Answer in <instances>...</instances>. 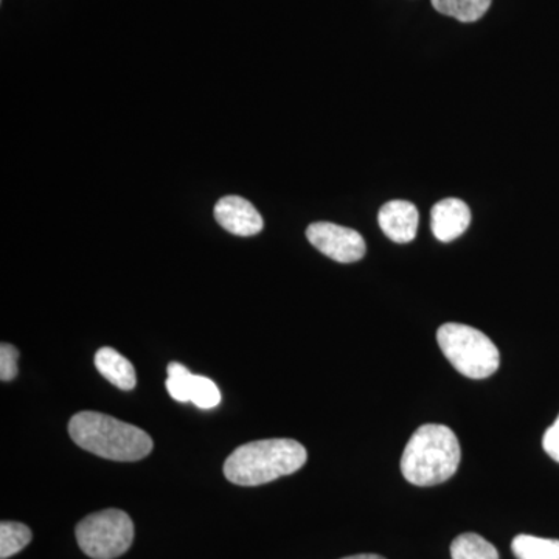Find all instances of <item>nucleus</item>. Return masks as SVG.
<instances>
[{"mask_svg":"<svg viewBox=\"0 0 559 559\" xmlns=\"http://www.w3.org/2000/svg\"><path fill=\"white\" fill-rule=\"evenodd\" d=\"M69 436L81 450L116 462H138L153 451V440L145 430L100 412L73 415Z\"/></svg>","mask_w":559,"mask_h":559,"instance_id":"f257e3e1","label":"nucleus"},{"mask_svg":"<svg viewBox=\"0 0 559 559\" xmlns=\"http://www.w3.org/2000/svg\"><path fill=\"white\" fill-rule=\"evenodd\" d=\"M307 459V450L296 440L252 441L231 452L224 463V476L241 487H259L296 473Z\"/></svg>","mask_w":559,"mask_h":559,"instance_id":"f03ea898","label":"nucleus"},{"mask_svg":"<svg viewBox=\"0 0 559 559\" xmlns=\"http://www.w3.org/2000/svg\"><path fill=\"white\" fill-rule=\"evenodd\" d=\"M460 443L454 430L443 425H425L415 430L401 457L404 479L418 487L443 484L459 468Z\"/></svg>","mask_w":559,"mask_h":559,"instance_id":"7ed1b4c3","label":"nucleus"},{"mask_svg":"<svg viewBox=\"0 0 559 559\" xmlns=\"http://www.w3.org/2000/svg\"><path fill=\"white\" fill-rule=\"evenodd\" d=\"M437 341L452 367L471 380H485L499 369L498 347L473 326L444 323L437 331Z\"/></svg>","mask_w":559,"mask_h":559,"instance_id":"20e7f679","label":"nucleus"},{"mask_svg":"<svg viewBox=\"0 0 559 559\" xmlns=\"http://www.w3.org/2000/svg\"><path fill=\"white\" fill-rule=\"evenodd\" d=\"M80 549L94 559L119 558L134 540V524L124 511L109 509L90 514L76 525Z\"/></svg>","mask_w":559,"mask_h":559,"instance_id":"39448f33","label":"nucleus"},{"mask_svg":"<svg viewBox=\"0 0 559 559\" xmlns=\"http://www.w3.org/2000/svg\"><path fill=\"white\" fill-rule=\"evenodd\" d=\"M308 241L323 255L337 263H355L366 255V241L359 231L333 223H312L307 229Z\"/></svg>","mask_w":559,"mask_h":559,"instance_id":"423d86ee","label":"nucleus"},{"mask_svg":"<svg viewBox=\"0 0 559 559\" xmlns=\"http://www.w3.org/2000/svg\"><path fill=\"white\" fill-rule=\"evenodd\" d=\"M215 219L223 229L237 237H253L264 226L259 210L240 197H224L219 200L215 205Z\"/></svg>","mask_w":559,"mask_h":559,"instance_id":"0eeeda50","label":"nucleus"},{"mask_svg":"<svg viewBox=\"0 0 559 559\" xmlns=\"http://www.w3.org/2000/svg\"><path fill=\"white\" fill-rule=\"evenodd\" d=\"M471 224V210L466 202L448 198L430 210V229L439 241L451 242L462 237Z\"/></svg>","mask_w":559,"mask_h":559,"instance_id":"6e6552de","label":"nucleus"},{"mask_svg":"<svg viewBox=\"0 0 559 559\" xmlns=\"http://www.w3.org/2000/svg\"><path fill=\"white\" fill-rule=\"evenodd\" d=\"M378 223L385 237L404 245L415 240L418 231V210L409 201H390L378 213Z\"/></svg>","mask_w":559,"mask_h":559,"instance_id":"1a4fd4ad","label":"nucleus"},{"mask_svg":"<svg viewBox=\"0 0 559 559\" xmlns=\"http://www.w3.org/2000/svg\"><path fill=\"white\" fill-rule=\"evenodd\" d=\"M95 367L103 378L120 390H132L138 384L134 366L117 349L110 347L98 349L95 355Z\"/></svg>","mask_w":559,"mask_h":559,"instance_id":"9d476101","label":"nucleus"},{"mask_svg":"<svg viewBox=\"0 0 559 559\" xmlns=\"http://www.w3.org/2000/svg\"><path fill=\"white\" fill-rule=\"evenodd\" d=\"M511 550L518 559H559V540L518 535Z\"/></svg>","mask_w":559,"mask_h":559,"instance_id":"9b49d317","label":"nucleus"},{"mask_svg":"<svg viewBox=\"0 0 559 559\" xmlns=\"http://www.w3.org/2000/svg\"><path fill=\"white\" fill-rule=\"evenodd\" d=\"M492 0H432L433 9L460 22H476L485 16Z\"/></svg>","mask_w":559,"mask_h":559,"instance_id":"f8f14e48","label":"nucleus"},{"mask_svg":"<svg viewBox=\"0 0 559 559\" xmlns=\"http://www.w3.org/2000/svg\"><path fill=\"white\" fill-rule=\"evenodd\" d=\"M452 559H499L498 550L476 533H463L451 544Z\"/></svg>","mask_w":559,"mask_h":559,"instance_id":"ddd939ff","label":"nucleus"},{"mask_svg":"<svg viewBox=\"0 0 559 559\" xmlns=\"http://www.w3.org/2000/svg\"><path fill=\"white\" fill-rule=\"evenodd\" d=\"M32 530L21 522H7L0 524V558L7 559L20 554L31 544Z\"/></svg>","mask_w":559,"mask_h":559,"instance_id":"4468645a","label":"nucleus"},{"mask_svg":"<svg viewBox=\"0 0 559 559\" xmlns=\"http://www.w3.org/2000/svg\"><path fill=\"white\" fill-rule=\"evenodd\" d=\"M190 401L200 409H213L221 403V392L218 385L210 378L198 377L193 374L190 389Z\"/></svg>","mask_w":559,"mask_h":559,"instance_id":"2eb2a0df","label":"nucleus"},{"mask_svg":"<svg viewBox=\"0 0 559 559\" xmlns=\"http://www.w3.org/2000/svg\"><path fill=\"white\" fill-rule=\"evenodd\" d=\"M168 380L165 382L168 393L171 399L179 401V403H187L190 401L191 380L193 373L186 366L180 362H171L168 366Z\"/></svg>","mask_w":559,"mask_h":559,"instance_id":"dca6fc26","label":"nucleus"},{"mask_svg":"<svg viewBox=\"0 0 559 559\" xmlns=\"http://www.w3.org/2000/svg\"><path fill=\"white\" fill-rule=\"evenodd\" d=\"M17 359H20V352L14 345H0V380L7 382L16 378Z\"/></svg>","mask_w":559,"mask_h":559,"instance_id":"f3484780","label":"nucleus"},{"mask_svg":"<svg viewBox=\"0 0 559 559\" xmlns=\"http://www.w3.org/2000/svg\"><path fill=\"white\" fill-rule=\"evenodd\" d=\"M543 448L555 462L559 463V415L554 425L544 433Z\"/></svg>","mask_w":559,"mask_h":559,"instance_id":"a211bd4d","label":"nucleus"},{"mask_svg":"<svg viewBox=\"0 0 559 559\" xmlns=\"http://www.w3.org/2000/svg\"><path fill=\"white\" fill-rule=\"evenodd\" d=\"M342 559H385V558L380 557V555L366 554V555H355V557H347V558H342Z\"/></svg>","mask_w":559,"mask_h":559,"instance_id":"6ab92c4d","label":"nucleus"}]
</instances>
